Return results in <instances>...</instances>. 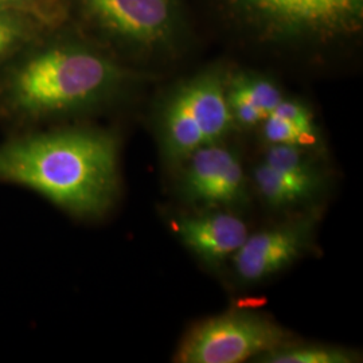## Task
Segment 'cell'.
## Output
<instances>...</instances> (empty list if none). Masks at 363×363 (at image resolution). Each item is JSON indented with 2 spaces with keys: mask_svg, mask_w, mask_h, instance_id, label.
Returning a JSON list of instances; mask_svg holds the SVG:
<instances>
[{
  "mask_svg": "<svg viewBox=\"0 0 363 363\" xmlns=\"http://www.w3.org/2000/svg\"><path fill=\"white\" fill-rule=\"evenodd\" d=\"M61 28L0 67V124L13 132L91 112L111 103L128 81L111 54L60 34Z\"/></svg>",
  "mask_w": 363,
  "mask_h": 363,
  "instance_id": "obj_1",
  "label": "cell"
},
{
  "mask_svg": "<svg viewBox=\"0 0 363 363\" xmlns=\"http://www.w3.org/2000/svg\"><path fill=\"white\" fill-rule=\"evenodd\" d=\"M120 139L93 127L16 130L0 143V183L28 189L67 214L99 220L120 195Z\"/></svg>",
  "mask_w": 363,
  "mask_h": 363,
  "instance_id": "obj_2",
  "label": "cell"
},
{
  "mask_svg": "<svg viewBox=\"0 0 363 363\" xmlns=\"http://www.w3.org/2000/svg\"><path fill=\"white\" fill-rule=\"evenodd\" d=\"M226 79L208 72L184 82L162 109L160 144L172 164H181L201 147L220 143L233 128Z\"/></svg>",
  "mask_w": 363,
  "mask_h": 363,
  "instance_id": "obj_3",
  "label": "cell"
},
{
  "mask_svg": "<svg viewBox=\"0 0 363 363\" xmlns=\"http://www.w3.org/2000/svg\"><path fill=\"white\" fill-rule=\"evenodd\" d=\"M235 11L267 37L330 40L358 33L363 0H230Z\"/></svg>",
  "mask_w": 363,
  "mask_h": 363,
  "instance_id": "obj_4",
  "label": "cell"
},
{
  "mask_svg": "<svg viewBox=\"0 0 363 363\" xmlns=\"http://www.w3.org/2000/svg\"><path fill=\"white\" fill-rule=\"evenodd\" d=\"M289 342V334L271 318L253 311L220 313L194 325L175 354L179 363H240Z\"/></svg>",
  "mask_w": 363,
  "mask_h": 363,
  "instance_id": "obj_5",
  "label": "cell"
},
{
  "mask_svg": "<svg viewBox=\"0 0 363 363\" xmlns=\"http://www.w3.org/2000/svg\"><path fill=\"white\" fill-rule=\"evenodd\" d=\"M101 38L124 48L151 49L169 40L177 26L175 0H65Z\"/></svg>",
  "mask_w": 363,
  "mask_h": 363,
  "instance_id": "obj_6",
  "label": "cell"
},
{
  "mask_svg": "<svg viewBox=\"0 0 363 363\" xmlns=\"http://www.w3.org/2000/svg\"><path fill=\"white\" fill-rule=\"evenodd\" d=\"M316 216L308 214L247 235L230 259L238 281L252 286L284 271L308 249Z\"/></svg>",
  "mask_w": 363,
  "mask_h": 363,
  "instance_id": "obj_7",
  "label": "cell"
},
{
  "mask_svg": "<svg viewBox=\"0 0 363 363\" xmlns=\"http://www.w3.org/2000/svg\"><path fill=\"white\" fill-rule=\"evenodd\" d=\"M181 164V191L186 201L220 208L240 205L247 199V175L232 148L222 143L208 144Z\"/></svg>",
  "mask_w": 363,
  "mask_h": 363,
  "instance_id": "obj_8",
  "label": "cell"
},
{
  "mask_svg": "<svg viewBox=\"0 0 363 363\" xmlns=\"http://www.w3.org/2000/svg\"><path fill=\"white\" fill-rule=\"evenodd\" d=\"M182 242L208 267H220L244 245L247 223L230 211L206 210L183 217L177 225Z\"/></svg>",
  "mask_w": 363,
  "mask_h": 363,
  "instance_id": "obj_9",
  "label": "cell"
},
{
  "mask_svg": "<svg viewBox=\"0 0 363 363\" xmlns=\"http://www.w3.org/2000/svg\"><path fill=\"white\" fill-rule=\"evenodd\" d=\"M226 96L234 125L259 127L284 99L279 86L269 78L242 73L226 81Z\"/></svg>",
  "mask_w": 363,
  "mask_h": 363,
  "instance_id": "obj_10",
  "label": "cell"
},
{
  "mask_svg": "<svg viewBox=\"0 0 363 363\" xmlns=\"http://www.w3.org/2000/svg\"><path fill=\"white\" fill-rule=\"evenodd\" d=\"M253 184L261 199L273 208H295L310 202L325 186V177L298 175L261 160L253 169Z\"/></svg>",
  "mask_w": 363,
  "mask_h": 363,
  "instance_id": "obj_11",
  "label": "cell"
},
{
  "mask_svg": "<svg viewBox=\"0 0 363 363\" xmlns=\"http://www.w3.org/2000/svg\"><path fill=\"white\" fill-rule=\"evenodd\" d=\"M261 135L268 145H294L312 151L319 145V133L311 111L295 100L283 99L261 123Z\"/></svg>",
  "mask_w": 363,
  "mask_h": 363,
  "instance_id": "obj_12",
  "label": "cell"
},
{
  "mask_svg": "<svg viewBox=\"0 0 363 363\" xmlns=\"http://www.w3.org/2000/svg\"><path fill=\"white\" fill-rule=\"evenodd\" d=\"M48 31L52 30L26 13L0 9V67Z\"/></svg>",
  "mask_w": 363,
  "mask_h": 363,
  "instance_id": "obj_13",
  "label": "cell"
},
{
  "mask_svg": "<svg viewBox=\"0 0 363 363\" xmlns=\"http://www.w3.org/2000/svg\"><path fill=\"white\" fill-rule=\"evenodd\" d=\"M255 361L261 363H352L358 361L355 352L327 345H286L269 351Z\"/></svg>",
  "mask_w": 363,
  "mask_h": 363,
  "instance_id": "obj_14",
  "label": "cell"
},
{
  "mask_svg": "<svg viewBox=\"0 0 363 363\" xmlns=\"http://www.w3.org/2000/svg\"><path fill=\"white\" fill-rule=\"evenodd\" d=\"M0 9L26 13L50 30L61 28L69 21L65 0H0Z\"/></svg>",
  "mask_w": 363,
  "mask_h": 363,
  "instance_id": "obj_15",
  "label": "cell"
}]
</instances>
